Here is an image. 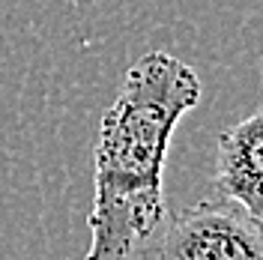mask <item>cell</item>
I'll return each instance as SVG.
<instances>
[{"label": "cell", "mask_w": 263, "mask_h": 260, "mask_svg": "<svg viewBox=\"0 0 263 260\" xmlns=\"http://www.w3.org/2000/svg\"><path fill=\"white\" fill-rule=\"evenodd\" d=\"M197 102V72L167 51H147L126 69L114 105L99 120L84 260H132L162 225L167 146Z\"/></svg>", "instance_id": "1"}, {"label": "cell", "mask_w": 263, "mask_h": 260, "mask_svg": "<svg viewBox=\"0 0 263 260\" xmlns=\"http://www.w3.org/2000/svg\"><path fill=\"white\" fill-rule=\"evenodd\" d=\"M132 260H263V221L230 197L164 215Z\"/></svg>", "instance_id": "2"}, {"label": "cell", "mask_w": 263, "mask_h": 260, "mask_svg": "<svg viewBox=\"0 0 263 260\" xmlns=\"http://www.w3.org/2000/svg\"><path fill=\"white\" fill-rule=\"evenodd\" d=\"M215 185L263 221V108L221 132Z\"/></svg>", "instance_id": "3"}]
</instances>
